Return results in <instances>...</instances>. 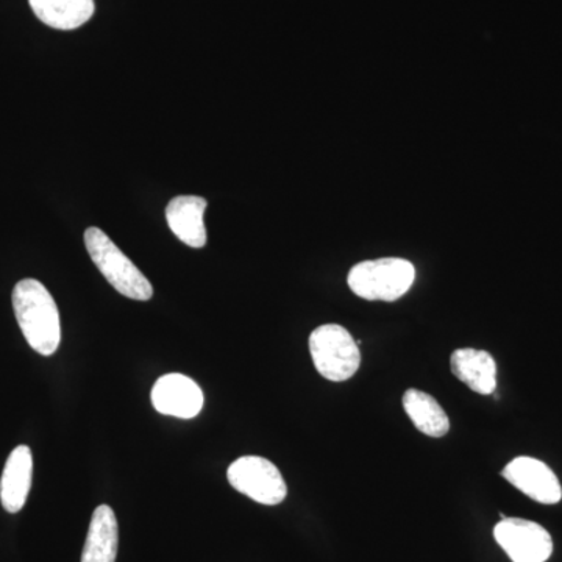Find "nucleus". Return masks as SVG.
Listing matches in <instances>:
<instances>
[{
    "instance_id": "nucleus-2",
    "label": "nucleus",
    "mask_w": 562,
    "mask_h": 562,
    "mask_svg": "<svg viewBox=\"0 0 562 562\" xmlns=\"http://www.w3.org/2000/svg\"><path fill=\"white\" fill-rule=\"evenodd\" d=\"M85 246L95 268L120 294L132 301L147 302L154 288L131 258L116 246L101 228L90 227L85 232Z\"/></svg>"
},
{
    "instance_id": "nucleus-11",
    "label": "nucleus",
    "mask_w": 562,
    "mask_h": 562,
    "mask_svg": "<svg viewBox=\"0 0 562 562\" xmlns=\"http://www.w3.org/2000/svg\"><path fill=\"white\" fill-rule=\"evenodd\" d=\"M117 546L120 525L116 514L109 505L98 506L92 513L81 562H116Z\"/></svg>"
},
{
    "instance_id": "nucleus-12",
    "label": "nucleus",
    "mask_w": 562,
    "mask_h": 562,
    "mask_svg": "<svg viewBox=\"0 0 562 562\" xmlns=\"http://www.w3.org/2000/svg\"><path fill=\"white\" fill-rule=\"evenodd\" d=\"M452 371L460 382L476 394L491 395L497 387V364L484 350L458 349L450 358Z\"/></svg>"
},
{
    "instance_id": "nucleus-4",
    "label": "nucleus",
    "mask_w": 562,
    "mask_h": 562,
    "mask_svg": "<svg viewBox=\"0 0 562 562\" xmlns=\"http://www.w3.org/2000/svg\"><path fill=\"white\" fill-rule=\"evenodd\" d=\"M310 351L317 372L330 382H346L360 369V349L342 325L317 327L310 336Z\"/></svg>"
},
{
    "instance_id": "nucleus-9",
    "label": "nucleus",
    "mask_w": 562,
    "mask_h": 562,
    "mask_svg": "<svg viewBox=\"0 0 562 562\" xmlns=\"http://www.w3.org/2000/svg\"><path fill=\"white\" fill-rule=\"evenodd\" d=\"M206 206L209 202L199 195H179L166 206V221L169 228L181 243L192 249L205 247L206 228L203 224V214Z\"/></svg>"
},
{
    "instance_id": "nucleus-14",
    "label": "nucleus",
    "mask_w": 562,
    "mask_h": 562,
    "mask_svg": "<svg viewBox=\"0 0 562 562\" xmlns=\"http://www.w3.org/2000/svg\"><path fill=\"white\" fill-rule=\"evenodd\" d=\"M403 408L417 430L431 438H442L450 430V420L435 397L427 392L408 390L403 395Z\"/></svg>"
},
{
    "instance_id": "nucleus-13",
    "label": "nucleus",
    "mask_w": 562,
    "mask_h": 562,
    "mask_svg": "<svg viewBox=\"0 0 562 562\" xmlns=\"http://www.w3.org/2000/svg\"><path fill=\"white\" fill-rule=\"evenodd\" d=\"M33 13L57 31H74L87 24L94 14V0H29Z\"/></svg>"
},
{
    "instance_id": "nucleus-1",
    "label": "nucleus",
    "mask_w": 562,
    "mask_h": 562,
    "mask_svg": "<svg viewBox=\"0 0 562 562\" xmlns=\"http://www.w3.org/2000/svg\"><path fill=\"white\" fill-rule=\"evenodd\" d=\"M13 308L29 346L43 357L54 355L61 342V322L47 288L35 279L21 280L13 290Z\"/></svg>"
},
{
    "instance_id": "nucleus-10",
    "label": "nucleus",
    "mask_w": 562,
    "mask_h": 562,
    "mask_svg": "<svg viewBox=\"0 0 562 562\" xmlns=\"http://www.w3.org/2000/svg\"><path fill=\"white\" fill-rule=\"evenodd\" d=\"M33 479L32 450L20 446L10 453L0 479V502L11 514L20 513L27 502Z\"/></svg>"
},
{
    "instance_id": "nucleus-7",
    "label": "nucleus",
    "mask_w": 562,
    "mask_h": 562,
    "mask_svg": "<svg viewBox=\"0 0 562 562\" xmlns=\"http://www.w3.org/2000/svg\"><path fill=\"white\" fill-rule=\"evenodd\" d=\"M503 479L532 501L542 505H557L562 498L560 480L546 462L530 457H519L502 472Z\"/></svg>"
},
{
    "instance_id": "nucleus-8",
    "label": "nucleus",
    "mask_w": 562,
    "mask_h": 562,
    "mask_svg": "<svg viewBox=\"0 0 562 562\" xmlns=\"http://www.w3.org/2000/svg\"><path fill=\"white\" fill-rule=\"evenodd\" d=\"M151 405L165 416L194 419L203 408V392L190 376L168 373L154 384Z\"/></svg>"
},
{
    "instance_id": "nucleus-5",
    "label": "nucleus",
    "mask_w": 562,
    "mask_h": 562,
    "mask_svg": "<svg viewBox=\"0 0 562 562\" xmlns=\"http://www.w3.org/2000/svg\"><path fill=\"white\" fill-rule=\"evenodd\" d=\"M227 479L233 490L261 505H280L288 495V486L279 468L266 458H239L228 468Z\"/></svg>"
},
{
    "instance_id": "nucleus-6",
    "label": "nucleus",
    "mask_w": 562,
    "mask_h": 562,
    "mask_svg": "<svg viewBox=\"0 0 562 562\" xmlns=\"http://www.w3.org/2000/svg\"><path fill=\"white\" fill-rule=\"evenodd\" d=\"M494 538L513 562H546L553 553V539L542 525L505 517L495 525Z\"/></svg>"
},
{
    "instance_id": "nucleus-3",
    "label": "nucleus",
    "mask_w": 562,
    "mask_h": 562,
    "mask_svg": "<svg viewBox=\"0 0 562 562\" xmlns=\"http://www.w3.org/2000/svg\"><path fill=\"white\" fill-rule=\"evenodd\" d=\"M414 280L413 262L403 258H380L353 266L347 283L364 301L394 302L412 290Z\"/></svg>"
}]
</instances>
